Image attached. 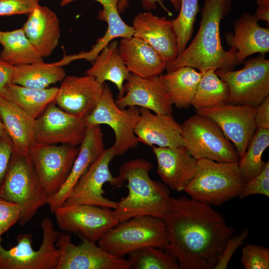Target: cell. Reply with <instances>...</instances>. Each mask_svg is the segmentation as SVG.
<instances>
[{
  "instance_id": "cell-18",
  "label": "cell",
  "mask_w": 269,
  "mask_h": 269,
  "mask_svg": "<svg viewBox=\"0 0 269 269\" xmlns=\"http://www.w3.org/2000/svg\"><path fill=\"white\" fill-rule=\"evenodd\" d=\"M104 84H100L90 75L66 76L59 88L54 103L65 112L84 119L97 106Z\"/></svg>"
},
{
  "instance_id": "cell-25",
  "label": "cell",
  "mask_w": 269,
  "mask_h": 269,
  "mask_svg": "<svg viewBox=\"0 0 269 269\" xmlns=\"http://www.w3.org/2000/svg\"><path fill=\"white\" fill-rule=\"evenodd\" d=\"M118 49L131 73L147 77L159 75L166 69L167 63L160 55L139 37L133 36L122 38Z\"/></svg>"
},
{
  "instance_id": "cell-39",
  "label": "cell",
  "mask_w": 269,
  "mask_h": 269,
  "mask_svg": "<svg viewBox=\"0 0 269 269\" xmlns=\"http://www.w3.org/2000/svg\"><path fill=\"white\" fill-rule=\"evenodd\" d=\"M21 212L20 206L0 197V234L6 232L18 222Z\"/></svg>"
},
{
  "instance_id": "cell-34",
  "label": "cell",
  "mask_w": 269,
  "mask_h": 269,
  "mask_svg": "<svg viewBox=\"0 0 269 269\" xmlns=\"http://www.w3.org/2000/svg\"><path fill=\"white\" fill-rule=\"evenodd\" d=\"M269 146V129L257 128L244 155L238 162L246 182L258 175L265 168L266 162L262 160V155Z\"/></svg>"
},
{
  "instance_id": "cell-23",
  "label": "cell",
  "mask_w": 269,
  "mask_h": 269,
  "mask_svg": "<svg viewBox=\"0 0 269 269\" xmlns=\"http://www.w3.org/2000/svg\"><path fill=\"white\" fill-rule=\"evenodd\" d=\"M254 14L244 12L234 23V32L225 35L226 43L236 51L237 64L255 53L269 51V29L262 27Z\"/></svg>"
},
{
  "instance_id": "cell-16",
  "label": "cell",
  "mask_w": 269,
  "mask_h": 269,
  "mask_svg": "<svg viewBox=\"0 0 269 269\" xmlns=\"http://www.w3.org/2000/svg\"><path fill=\"white\" fill-rule=\"evenodd\" d=\"M256 107L226 104L197 111L214 121L234 145L241 159L245 154L257 127Z\"/></svg>"
},
{
  "instance_id": "cell-30",
  "label": "cell",
  "mask_w": 269,
  "mask_h": 269,
  "mask_svg": "<svg viewBox=\"0 0 269 269\" xmlns=\"http://www.w3.org/2000/svg\"><path fill=\"white\" fill-rule=\"evenodd\" d=\"M66 72L56 63L43 61L14 66L11 82L25 87L42 89L62 81Z\"/></svg>"
},
{
  "instance_id": "cell-3",
  "label": "cell",
  "mask_w": 269,
  "mask_h": 269,
  "mask_svg": "<svg viewBox=\"0 0 269 269\" xmlns=\"http://www.w3.org/2000/svg\"><path fill=\"white\" fill-rule=\"evenodd\" d=\"M153 168L144 158H136L123 163L118 178L128 182V196L118 202L113 212L120 222L143 215H151L164 219L170 199L169 188L164 183L152 180L149 172Z\"/></svg>"
},
{
  "instance_id": "cell-50",
  "label": "cell",
  "mask_w": 269,
  "mask_h": 269,
  "mask_svg": "<svg viewBox=\"0 0 269 269\" xmlns=\"http://www.w3.org/2000/svg\"><path fill=\"white\" fill-rule=\"evenodd\" d=\"M0 31H1L0 30Z\"/></svg>"
},
{
  "instance_id": "cell-46",
  "label": "cell",
  "mask_w": 269,
  "mask_h": 269,
  "mask_svg": "<svg viewBox=\"0 0 269 269\" xmlns=\"http://www.w3.org/2000/svg\"><path fill=\"white\" fill-rule=\"evenodd\" d=\"M258 7L254 15L259 20L269 23V0H255Z\"/></svg>"
},
{
  "instance_id": "cell-31",
  "label": "cell",
  "mask_w": 269,
  "mask_h": 269,
  "mask_svg": "<svg viewBox=\"0 0 269 269\" xmlns=\"http://www.w3.org/2000/svg\"><path fill=\"white\" fill-rule=\"evenodd\" d=\"M58 91L59 88L57 87L37 89L10 82L5 87L3 97L35 119L55 102Z\"/></svg>"
},
{
  "instance_id": "cell-45",
  "label": "cell",
  "mask_w": 269,
  "mask_h": 269,
  "mask_svg": "<svg viewBox=\"0 0 269 269\" xmlns=\"http://www.w3.org/2000/svg\"><path fill=\"white\" fill-rule=\"evenodd\" d=\"M14 66L0 58V97H3L6 85L11 82Z\"/></svg>"
},
{
  "instance_id": "cell-14",
  "label": "cell",
  "mask_w": 269,
  "mask_h": 269,
  "mask_svg": "<svg viewBox=\"0 0 269 269\" xmlns=\"http://www.w3.org/2000/svg\"><path fill=\"white\" fill-rule=\"evenodd\" d=\"M79 150L77 146L67 144L38 145L29 153L49 196L58 191L66 182Z\"/></svg>"
},
{
  "instance_id": "cell-21",
  "label": "cell",
  "mask_w": 269,
  "mask_h": 269,
  "mask_svg": "<svg viewBox=\"0 0 269 269\" xmlns=\"http://www.w3.org/2000/svg\"><path fill=\"white\" fill-rule=\"evenodd\" d=\"M105 149L104 134L100 126L87 127L67 179L58 191L49 196L47 204L51 213L65 202L78 180Z\"/></svg>"
},
{
  "instance_id": "cell-1",
  "label": "cell",
  "mask_w": 269,
  "mask_h": 269,
  "mask_svg": "<svg viewBox=\"0 0 269 269\" xmlns=\"http://www.w3.org/2000/svg\"><path fill=\"white\" fill-rule=\"evenodd\" d=\"M168 244L180 269H214L235 232L211 205L185 197H171L164 218Z\"/></svg>"
},
{
  "instance_id": "cell-5",
  "label": "cell",
  "mask_w": 269,
  "mask_h": 269,
  "mask_svg": "<svg viewBox=\"0 0 269 269\" xmlns=\"http://www.w3.org/2000/svg\"><path fill=\"white\" fill-rule=\"evenodd\" d=\"M245 182L238 163L201 159L195 177L184 191L195 200L219 206L239 196Z\"/></svg>"
},
{
  "instance_id": "cell-35",
  "label": "cell",
  "mask_w": 269,
  "mask_h": 269,
  "mask_svg": "<svg viewBox=\"0 0 269 269\" xmlns=\"http://www.w3.org/2000/svg\"><path fill=\"white\" fill-rule=\"evenodd\" d=\"M162 250L145 247L130 253L127 259L134 269H180L176 258Z\"/></svg>"
},
{
  "instance_id": "cell-43",
  "label": "cell",
  "mask_w": 269,
  "mask_h": 269,
  "mask_svg": "<svg viewBox=\"0 0 269 269\" xmlns=\"http://www.w3.org/2000/svg\"><path fill=\"white\" fill-rule=\"evenodd\" d=\"M174 6L176 10L180 7V0H169ZM142 7L147 10L155 9L157 7V4H159L168 14L171 15L172 13L165 7L162 0H141ZM127 0H120L118 4V8L119 12H122L128 6Z\"/></svg>"
},
{
  "instance_id": "cell-32",
  "label": "cell",
  "mask_w": 269,
  "mask_h": 269,
  "mask_svg": "<svg viewBox=\"0 0 269 269\" xmlns=\"http://www.w3.org/2000/svg\"><path fill=\"white\" fill-rule=\"evenodd\" d=\"M0 44L2 46L0 58L13 66L43 61V57L26 37L22 28L1 31Z\"/></svg>"
},
{
  "instance_id": "cell-47",
  "label": "cell",
  "mask_w": 269,
  "mask_h": 269,
  "mask_svg": "<svg viewBox=\"0 0 269 269\" xmlns=\"http://www.w3.org/2000/svg\"><path fill=\"white\" fill-rule=\"evenodd\" d=\"M7 134L3 126V124L2 122V121L0 118V136Z\"/></svg>"
},
{
  "instance_id": "cell-37",
  "label": "cell",
  "mask_w": 269,
  "mask_h": 269,
  "mask_svg": "<svg viewBox=\"0 0 269 269\" xmlns=\"http://www.w3.org/2000/svg\"><path fill=\"white\" fill-rule=\"evenodd\" d=\"M241 262L245 269H269V250L263 246L247 244L242 247Z\"/></svg>"
},
{
  "instance_id": "cell-8",
  "label": "cell",
  "mask_w": 269,
  "mask_h": 269,
  "mask_svg": "<svg viewBox=\"0 0 269 269\" xmlns=\"http://www.w3.org/2000/svg\"><path fill=\"white\" fill-rule=\"evenodd\" d=\"M42 241L39 248L32 247L30 234L21 233L16 246L5 250L0 243V269H56L61 251L56 246L59 232L48 217L41 221Z\"/></svg>"
},
{
  "instance_id": "cell-24",
  "label": "cell",
  "mask_w": 269,
  "mask_h": 269,
  "mask_svg": "<svg viewBox=\"0 0 269 269\" xmlns=\"http://www.w3.org/2000/svg\"><path fill=\"white\" fill-rule=\"evenodd\" d=\"M22 28L43 58L50 55L59 43V20L57 14L47 6L36 5L28 14Z\"/></svg>"
},
{
  "instance_id": "cell-42",
  "label": "cell",
  "mask_w": 269,
  "mask_h": 269,
  "mask_svg": "<svg viewBox=\"0 0 269 269\" xmlns=\"http://www.w3.org/2000/svg\"><path fill=\"white\" fill-rule=\"evenodd\" d=\"M13 150L7 134L0 136V188L6 173Z\"/></svg>"
},
{
  "instance_id": "cell-7",
  "label": "cell",
  "mask_w": 269,
  "mask_h": 269,
  "mask_svg": "<svg viewBox=\"0 0 269 269\" xmlns=\"http://www.w3.org/2000/svg\"><path fill=\"white\" fill-rule=\"evenodd\" d=\"M181 126V136L188 151L197 160L238 163L240 158L231 141L212 119L197 114Z\"/></svg>"
},
{
  "instance_id": "cell-9",
  "label": "cell",
  "mask_w": 269,
  "mask_h": 269,
  "mask_svg": "<svg viewBox=\"0 0 269 269\" xmlns=\"http://www.w3.org/2000/svg\"><path fill=\"white\" fill-rule=\"evenodd\" d=\"M244 63L238 70L215 72L228 89V104L257 107L269 96V60L261 54Z\"/></svg>"
},
{
  "instance_id": "cell-49",
  "label": "cell",
  "mask_w": 269,
  "mask_h": 269,
  "mask_svg": "<svg viewBox=\"0 0 269 269\" xmlns=\"http://www.w3.org/2000/svg\"><path fill=\"white\" fill-rule=\"evenodd\" d=\"M34 1H35L36 2L38 3L39 0H34Z\"/></svg>"
},
{
  "instance_id": "cell-4",
  "label": "cell",
  "mask_w": 269,
  "mask_h": 269,
  "mask_svg": "<svg viewBox=\"0 0 269 269\" xmlns=\"http://www.w3.org/2000/svg\"><path fill=\"white\" fill-rule=\"evenodd\" d=\"M49 195L39 180L29 154L13 148L9 166L0 188V197L19 205L18 223L29 222L47 204Z\"/></svg>"
},
{
  "instance_id": "cell-19",
  "label": "cell",
  "mask_w": 269,
  "mask_h": 269,
  "mask_svg": "<svg viewBox=\"0 0 269 269\" xmlns=\"http://www.w3.org/2000/svg\"><path fill=\"white\" fill-rule=\"evenodd\" d=\"M152 148L157 160L156 172L164 184L172 190L184 191L196 174L198 160L185 146Z\"/></svg>"
},
{
  "instance_id": "cell-38",
  "label": "cell",
  "mask_w": 269,
  "mask_h": 269,
  "mask_svg": "<svg viewBox=\"0 0 269 269\" xmlns=\"http://www.w3.org/2000/svg\"><path fill=\"white\" fill-rule=\"evenodd\" d=\"M260 194L269 197V162L258 175L246 181L239 195L240 199L251 195Z\"/></svg>"
},
{
  "instance_id": "cell-28",
  "label": "cell",
  "mask_w": 269,
  "mask_h": 269,
  "mask_svg": "<svg viewBox=\"0 0 269 269\" xmlns=\"http://www.w3.org/2000/svg\"><path fill=\"white\" fill-rule=\"evenodd\" d=\"M118 44L117 40L111 41L85 72L86 75L93 77L101 84H104L106 81L114 84L119 91L117 98L124 95V82L131 74L119 53Z\"/></svg>"
},
{
  "instance_id": "cell-11",
  "label": "cell",
  "mask_w": 269,
  "mask_h": 269,
  "mask_svg": "<svg viewBox=\"0 0 269 269\" xmlns=\"http://www.w3.org/2000/svg\"><path fill=\"white\" fill-rule=\"evenodd\" d=\"M59 228L97 243L119 221L109 208L64 203L53 212Z\"/></svg>"
},
{
  "instance_id": "cell-10",
  "label": "cell",
  "mask_w": 269,
  "mask_h": 269,
  "mask_svg": "<svg viewBox=\"0 0 269 269\" xmlns=\"http://www.w3.org/2000/svg\"><path fill=\"white\" fill-rule=\"evenodd\" d=\"M139 114V108L136 107H119L115 103L111 90L105 84L97 106L84 119L87 127L103 124L112 129L115 141L112 147L116 156L122 155L137 146L139 142L134 133V129Z\"/></svg>"
},
{
  "instance_id": "cell-44",
  "label": "cell",
  "mask_w": 269,
  "mask_h": 269,
  "mask_svg": "<svg viewBox=\"0 0 269 269\" xmlns=\"http://www.w3.org/2000/svg\"><path fill=\"white\" fill-rule=\"evenodd\" d=\"M255 120L257 128L269 129V96L256 107Z\"/></svg>"
},
{
  "instance_id": "cell-17",
  "label": "cell",
  "mask_w": 269,
  "mask_h": 269,
  "mask_svg": "<svg viewBox=\"0 0 269 269\" xmlns=\"http://www.w3.org/2000/svg\"><path fill=\"white\" fill-rule=\"evenodd\" d=\"M124 90V95L115 101L119 107H136L155 114L172 115V105L160 75L143 77L131 73Z\"/></svg>"
},
{
  "instance_id": "cell-15",
  "label": "cell",
  "mask_w": 269,
  "mask_h": 269,
  "mask_svg": "<svg viewBox=\"0 0 269 269\" xmlns=\"http://www.w3.org/2000/svg\"><path fill=\"white\" fill-rule=\"evenodd\" d=\"M87 126L84 119L72 116L54 102L35 120V136L38 145H80Z\"/></svg>"
},
{
  "instance_id": "cell-33",
  "label": "cell",
  "mask_w": 269,
  "mask_h": 269,
  "mask_svg": "<svg viewBox=\"0 0 269 269\" xmlns=\"http://www.w3.org/2000/svg\"><path fill=\"white\" fill-rule=\"evenodd\" d=\"M201 74L191 105L196 112L228 104V89L215 70L210 69L202 72Z\"/></svg>"
},
{
  "instance_id": "cell-26",
  "label": "cell",
  "mask_w": 269,
  "mask_h": 269,
  "mask_svg": "<svg viewBox=\"0 0 269 269\" xmlns=\"http://www.w3.org/2000/svg\"><path fill=\"white\" fill-rule=\"evenodd\" d=\"M0 118L13 148L26 154L38 145L35 119L10 100L0 97Z\"/></svg>"
},
{
  "instance_id": "cell-29",
  "label": "cell",
  "mask_w": 269,
  "mask_h": 269,
  "mask_svg": "<svg viewBox=\"0 0 269 269\" xmlns=\"http://www.w3.org/2000/svg\"><path fill=\"white\" fill-rule=\"evenodd\" d=\"M201 75V72L189 66L160 75L171 104L179 109L191 106Z\"/></svg>"
},
{
  "instance_id": "cell-6",
  "label": "cell",
  "mask_w": 269,
  "mask_h": 269,
  "mask_svg": "<svg viewBox=\"0 0 269 269\" xmlns=\"http://www.w3.org/2000/svg\"><path fill=\"white\" fill-rule=\"evenodd\" d=\"M167 244L164 220L151 215L136 216L120 222L97 242L105 251L122 257L147 247L163 250Z\"/></svg>"
},
{
  "instance_id": "cell-27",
  "label": "cell",
  "mask_w": 269,
  "mask_h": 269,
  "mask_svg": "<svg viewBox=\"0 0 269 269\" xmlns=\"http://www.w3.org/2000/svg\"><path fill=\"white\" fill-rule=\"evenodd\" d=\"M119 1L108 0L101 4L103 9L99 11L97 18L106 21L108 27L104 35L97 39L90 51L67 56L59 62L61 65L79 59H84L93 62L101 51L115 38H128L134 35L133 27L126 24L120 15L118 8Z\"/></svg>"
},
{
  "instance_id": "cell-48",
  "label": "cell",
  "mask_w": 269,
  "mask_h": 269,
  "mask_svg": "<svg viewBox=\"0 0 269 269\" xmlns=\"http://www.w3.org/2000/svg\"><path fill=\"white\" fill-rule=\"evenodd\" d=\"M1 241H2L1 235L0 234V243L1 242Z\"/></svg>"
},
{
  "instance_id": "cell-2",
  "label": "cell",
  "mask_w": 269,
  "mask_h": 269,
  "mask_svg": "<svg viewBox=\"0 0 269 269\" xmlns=\"http://www.w3.org/2000/svg\"><path fill=\"white\" fill-rule=\"evenodd\" d=\"M232 10L231 0H205L198 32L188 47L166 65L167 72L189 66L204 72L210 69L233 70L238 64L236 51L221 44L220 23Z\"/></svg>"
},
{
  "instance_id": "cell-22",
  "label": "cell",
  "mask_w": 269,
  "mask_h": 269,
  "mask_svg": "<svg viewBox=\"0 0 269 269\" xmlns=\"http://www.w3.org/2000/svg\"><path fill=\"white\" fill-rule=\"evenodd\" d=\"M139 117L134 133L138 142L152 146L176 147L184 146L181 126L172 115L152 114L139 108Z\"/></svg>"
},
{
  "instance_id": "cell-41",
  "label": "cell",
  "mask_w": 269,
  "mask_h": 269,
  "mask_svg": "<svg viewBox=\"0 0 269 269\" xmlns=\"http://www.w3.org/2000/svg\"><path fill=\"white\" fill-rule=\"evenodd\" d=\"M38 4L34 0H0V16L28 15Z\"/></svg>"
},
{
  "instance_id": "cell-13",
  "label": "cell",
  "mask_w": 269,
  "mask_h": 269,
  "mask_svg": "<svg viewBox=\"0 0 269 269\" xmlns=\"http://www.w3.org/2000/svg\"><path fill=\"white\" fill-rule=\"evenodd\" d=\"M78 236L81 242L75 245L70 235L59 233L56 246L61 255L56 269H131L128 259L110 253L96 243Z\"/></svg>"
},
{
  "instance_id": "cell-40",
  "label": "cell",
  "mask_w": 269,
  "mask_h": 269,
  "mask_svg": "<svg viewBox=\"0 0 269 269\" xmlns=\"http://www.w3.org/2000/svg\"><path fill=\"white\" fill-rule=\"evenodd\" d=\"M249 234V229L246 228L239 235L231 237L226 243L220 259L214 269H227L233 255L244 244Z\"/></svg>"
},
{
  "instance_id": "cell-12",
  "label": "cell",
  "mask_w": 269,
  "mask_h": 269,
  "mask_svg": "<svg viewBox=\"0 0 269 269\" xmlns=\"http://www.w3.org/2000/svg\"><path fill=\"white\" fill-rule=\"evenodd\" d=\"M114 157L112 147L105 149L78 180L65 203L116 209L118 202L105 197L103 189V186L107 182L117 188L121 187L124 184L117 176H113L109 169V164Z\"/></svg>"
},
{
  "instance_id": "cell-20",
  "label": "cell",
  "mask_w": 269,
  "mask_h": 269,
  "mask_svg": "<svg viewBox=\"0 0 269 269\" xmlns=\"http://www.w3.org/2000/svg\"><path fill=\"white\" fill-rule=\"evenodd\" d=\"M134 36L152 47L167 63L178 55L176 34L172 20L150 12L138 13L133 22Z\"/></svg>"
},
{
  "instance_id": "cell-36",
  "label": "cell",
  "mask_w": 269,
  "mask_h": 269,
  "mask_svg": "<svg viewBox=\"0 0 269 269\" xmlns=\"http://www.w3.org/2000/svg\"><path fill=\"white\" fill-rule=\"evenodd\" d=\"M199 11L198 0H180L179 14L172 19L177 36L179 54L184 50L191 39Z\"/></svg>"
}]
</instances>
